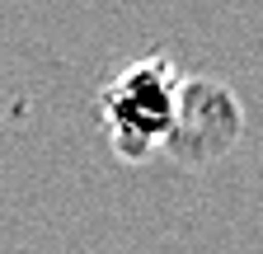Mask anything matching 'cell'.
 <instances>
[{"mask_svg": "<svg viewBox=\"0 0 263 254\" xmlns=\"http://www.w3.org/2000/svg\"><path fill=\"white\" fill-rule=\"evenodd\" d=\"M240 132H245V108L235 99V89L212 80V76H193V80L183 76L164 151L179 165H212L235 151Z\"/></svg>", "mask_w": 263, "mask_h": 254, "instance_id": "cell-2", "label": "cell"}, {"mask_svg": "<svg viewBox=\"0 0 263 254\" xmlns=\"http://www.w3.org/2000/svg\"><path fill=\"white\" fill-rule=\"evenodd\" d=\"M183 71L164 52H151L132 61L127 71L104 80L99 89V113H104V132L118 160L141 165L164 151V137L174 127V104H179Z\"/></svg>", "mask_w": 263, "mask_h": 254, "instance_id": "cell-1", "label": "cell"}]
</instances>
